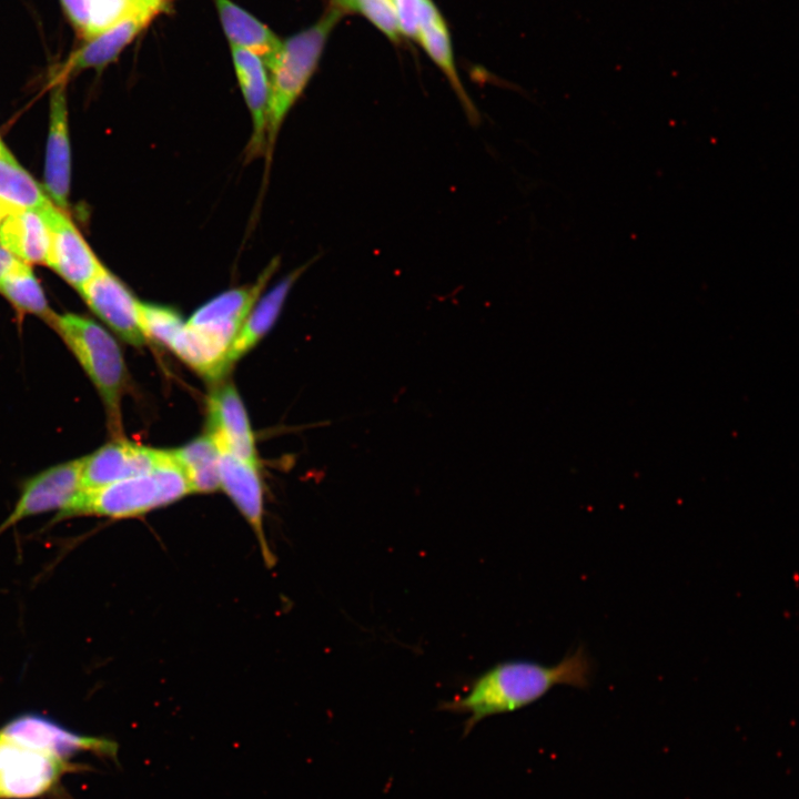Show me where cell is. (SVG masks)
Returning <instances> with one entry per match:
<instances>
[{"label":"cell","instance_id":"5b68a950","mask_svg":"<svg viewBox=\"0 0 799 799\" xmlns=\"http://www.w3.org/2000/svg\"><path fill=\"white\" fill-rule=\"evenodd\" d=\"M279 265L280 259L274 257L253 284L220 293L201 305L186 324L230 351L241 326Z\"/></svg>","mask_w":799,"mask_h":799},{"label":"cell","instance_id":"d6986e66","mask_svg":"<svg viewBox=\"0 0 799 799\" xmlns=\"http://www.w3.org/2000/svg\"><path fill=\"white\" fill-rule=\"evenodd\" d=\"M305 269L306 265H303L294 270L277 282L262 299L257 300L230 347L227 354L230 367L270 331L280 315L291 289Z\"/></svg>","mask_w":799,"mask_h":799},{"label":"cell","instance_id":"83f0119b","mask_svg":"<svg viewBox=\"0 0 799 799\" xmlns=\"http://www.w3.org/2000/svg\"><path fill=\"white\" fill-rule=\"evenodd\" d=\"M403 39L416 40L429 0H392Z\"/></svg>","mask_w":799,"mask_h":799},{"label":"cell","instance_id":"1f68e13d","mask_svg":"<svg viewBox=\"0 0 799 799\" xmlns=\"http://www.w3.org/2000/svg\"><path fill=\"white\" fill-rule=\"evenodd\" d=\"M0 159L9 161V162H17L12 154L9 152V150L6 148V145L2 143L0 139Z\"/></svg>","mask_w":799,"mask_h":799},{"label":"cell","instance_id":"f1b7e54d","mask_svg":"<svg viewBox=\"0 0 799 799\" xmlns=\"http://www.w3.org/2000/svg\"><path fill=\"white\" fill-rule=\"evenodd\" d=\"M65 12L77 29L84 32L89 16L85 0H61Z\"/></svg>","mask_w":799,"mask_h":799},{"label":"cell","instance_id":"9a60e30c","mask_svg":"<svg viewBox=\"0 0 799 799\" xmlns=\"http://www.w3.org/2000/svg\"><path fill=\"white\" fill-rule=\"evenodd\" d=\"M415 41L445 75L469 123L477 125L481 122L479 112L461 81L448 26L433 0L426 6Z\"/></svg>","mask_w":799,"mask_h":799},{"label":"cell","instance_id":"4dcf8cb0","mask_svg":"<svg viewBox=\"0 0 799 799\" xmlns=\"http://www.w3.org/2000/svg\"><path fill=\"white\" fill-rule=\"evenodd\" d=\"M360 1L361 0H331L330 7L345 16L347 13H354Z\"/></svg>","mask_w":799,"mask_h":799},{"label":"cell","instance_id":"2e32d148","mask_svg":"<svg viewBox=\"0 0 799 799\" xmlns=\"http://www.w3.org/2000/svg\"><path fill=\"white\" fill-rule=\"evenodd\" d=\"M44 186L47 194L59 209H65L68 206L70 189V144L67 103L62 87H58L51 97Z\"/></svg>","mask_w":799,"mask_h":799},{"label":"cell","instance_id":"ba28073f","mask_svg":"<svg viewBox=\"0 0 799 799\" xmlns=\"http://www.w3.org/2000/svg\"><path fill=\"white\" fill-rule=\"evenodd\" d=\"M168 451L151 448L123 438L114 439L82 458V488L95 489L114 482L152 472Z\"/></svg>","mask_w":799,"mask_h":799},{"label":"cell","instance_id":"5bb4252c","mask_svg":"<svg viewBox=\"0 0 799 799\" xmlns=\"http://www.w3.org/2000/svg\"><path fill=\"white\" fill-rule=\"evenodd\" d=\"M233 65L252 120L246 160L265 155L270 84L263 60L249 50L231 47Z\"/></svg>","mask_w":799,"mask_h":799},{"label":"cell","instance_id":"30bf717a","mask_svg":"<svg viewBox=\"0 0 799 799\" xmlns=\"http://www.w3.org/2000/svg\"><path fill=\"white\" fill-rule=\"evenodd\" d=\"M0 735L18 745L60 760L83 750L110 756L117 754L114 742L75 735L38 715H24L13 719L0 731Z\"/></svg>","mask_w":799,"mask_h":799},{"label":"cell","instance_id":"ffe728a7","mask_svg":"<svg viewBox=\"0 0 799 799\" xmlns=\"http://www.w3.org/2000/svg\"><path fill=\"white\" fill-rule=\"evenodd\" d=\"M223 31L231 47L249 50L266 65L279 51L282 41L257 18L231 0H214Z\"/></svg>","mask_w":799,"mask_h":799},{"label":"cell","instance_id":"3957f363","mask_svg":"<svg viewBox=\"0 0 799 799\" xmlns=\"http://www.w3.org/2000/svg\"><path fill=\"white\" fill-rule=\"evenodd\" d=\"M191 494L186 475L168 451L165 458L152 472L95 488H82L59 517L98 515L127 518L145 514L172 504Z\"/></svg>","mask_w":799,"mask_h":799},{"label":"cell","instance_id":"f546056e","mask_svg":"<svg viewBox=\"0 0 799 799\" xmlns=\"http://www.w3.org/2000/svg\"><path fill=\"white\" fill-rule=\"evenodd\" d=\"M21 261L11 252L0 245V282L11 272Z\"/></svg>","mask_w":799,"mask_h":799},{"label":"cell","instance_id":"7a4b0ae2","mask_svg":"<svg viewBox=\"0 0 799 799\" xmlns=\"http://www.w3.org/2000/svg\"><path fill=\"white\" fill-rule=\"evenodd\" d=\"M344 17L336 9L326 12L309 28L281 43L266 64L270 70L265 171L269 170L280 129L314 74L325 44Z\"/></svg>","mask_w":799,"mask_h":799},{"label":"cell","instance_id":"8fae6325","mask_svg":"<svg viewBox=\"0 0 799 799\" xmlns=\"http://www.w3.org/2000/svg\"><path fill=\"white\" fill-rule=\"evenodd\" d=\"M79 292L89 307L120 337L135 346L145 343L139 323V301L103 265Z\"/></svg>","mask_w":799,"mask_h":799},{"label":"cell","instance_id":"44dd1931","mask_svg":"<svg viewBox=\"0 0 799 799\" xmlns=\"http://www.w3.org/2000/svg\"><path fill=\"white\" fill-rule=\"evenodd\" d=\"M172 452L186 475L191 493H212L221 488L219 451L210 434Z\"/></svg>","mask_w":799,"mask_h":799},{"label":"cell","instance_id":"7402d4cb","mask_svg":"<svg viewBox=\"0 0 799 799\" xmlns=\"http://www.w3.org/2000/svg\"><path fill=\"white\" fill-rule=\"evenodd\" d=\"M169 348L209 380L220 378L230 368L227 352L186 323L173 336Z\"/></svg>","mask_w":799,"mask_h":799},{"label":"cell","instance_id":"cb8c5ba5","mask_svg":"<svg viewBox=\"0 0 799 799\" xmlns=\"http://www.w3.org/2000/svg\"><path fill=\"white\" fill-rule=\"evenodd\" d=\"M0 201L13 209L41 210L51 202L17 162L0 159Z\"/></svg>","mask_w":799,"mask_h":799},{"label":"cell","instance_id":"d4e9b609","mask_svg":"<svg viewBox=\"0 0 799 799\" xmlns=\"http://www.w3.org/2000/svg\"><path fill=\"white\" fill-rule=\"evenodd\" d=\"M88 7V24L82 33L87 40L101 34L103 31L122 20L133 11L145 6L164 8L161 0H85Z\"/></svg>","mask_w":799,"mask_h":799},{"label":"cell","instance_id":"e0dca14e","mask_svg":"<svg viewBox=\"0 0 799 799\" xmlns=\"http://www.w3.org/2000/svg\"><path fill=\"white\" fill-rule=\"evenodd\" d=\"M159 6H145L93 38L71 59V69L101 68L113 61L149 22L162 10Z\"/></svg>","mask_w":799,"mask_h":799},{"label":"cell","instance_id":"4316f807","mask_svg":"<svg viewBox=\"0 0 799 799\" xmlns=\"http://www.w3.org/2000/svg\"><path fill=\"white\" fill-rule=\"evenodd\" d=\"M355 12L368 20L391 42L395 44L402 42L392 0H361Z\"/></svg>","mask_w":799,"mask_h":799},{"label":"cell","instance_id":"7c38bea8","mask_svg":"<svg viewBox=\"0 0 799 799\" xmlns=\"http://www.w3.org/2000/svg\"><path fill=\"white\" fill-rule=\"evenodd\" d=\"M216 447L220 486L251 525L266 565L272 566L274 556L269 548L263 529V489L257 464L247 463L220 445Z\"/></svg>","mask_w":799,"mask_h":799},{"label":"cell","instance_id":"6da1fadb","mask_svg":"<svg viewBox=\"0 0 799 799\" xmlns=\"http://www.w3.org/2000/svg\"><path fill=\"white\" fill-rule=\"evenodd\" d=\"M593 675L594 661L583 646L552 666L520 659L502 661L475 677L465 694L441 702L438 708L468 715L466 736L483 719L522 709L555 686L586 689Z\"/></svg>","mask_w":799,"mask_h":799},{"label":"cell","instance_id":"603a6c76","mask_svg":"<svg viewBox=\"0 0 799 799\" xmlns=\"http://www.w3.org/2000/svg\"><path fill=\"white\" fill-rule=\"evenodd\" d=\"M0 293L20 311L43 317L49 323L55 315L30 266L22 261L1 280Z\"/></svg>","mask_w":799,"mask_h":799},{"label":"cell","instance_id":"836d02e7","mask_svg":"<svg viewBox=\"0 0 799 799\" xmlns=\"http://www.w3.org/2000/svg\"><path fill=\"white\" fill-rule=\"evenodd\" d=\"M161 1L165 2L166 0H161Z\"/></svg>","mask_w":799,"mask_h":799},{"label":"cell","instance_id":"484cf974","mask_svg":"<svg viewBox=\"0 0 799 799\" xmlns=\"http://www.w3.org/2000/svg\"><path fill=\"white\" fill-rule=\"evenodd\" d=\"M138 315L144 337L166 347L184 324L176 310L159 304L139 301Z\"/></svg>","mask_w":799,"mask_h":799},{"label":"cell","instance_id":"8992f818","mask_svg":"<svg viewBox=\"0 0 799 799\" xmlns=\"http://www.w3.org/2000/svg\"><path fill=\"white\" fill-rule=\"evenodd\" d=\"M64 770L62 760L0 735V798H31L47 791Z\"/></svg>","mask_w":799,"mask_h":799},{"label":"cell","instance_id":"277c9868","mask_svg":"<svg viewBox=\"0 0 799 799\" xmlns=\"http://www.w3.org/2000/svg\"><path fill=\"white\" fill-rule=\"evenodd\" d=\"M50 324L61 335L98 390L112 429L120 432V403L127 383V371L118 343L101 325L81 315L55 314Z\"/></svg>","mask_w":799,"mask_h":799},{"label":"cell","instance_id":"d6a6232c","mask_svg":"<svg viewBox=\"0 0 799 799\" xmlns=\"http://www.w3.org/2000/svg\"><path fill=\"white\" fill-rule=\"evenodd\" d=\"M7 206H8V205L3 204V203L0 201V220H1V218H2V215H3V213H4V211H6Z\"/></svg>","mask_w":799,"mask_h":799},{"label":"cell","instance_id":"4fadbf2b","mask_svg":"<svg viewBox=\"0 0 799 799\" xmlns=\"http://www.w3.org/2000/svg\"><path fill=\"white\" fill-rule=\"evenodd\" d=\"M209 434L239 458L257 464L255 441L243 402L232 384L212 392L208 402Z\"/></svg>","mask_w":799,"mask_h":799},{"label":"cell","instance_id":"9c48e42d","mask_svg":"<svg viewBox=\"0 0 799 799\" xmlns=\"http://www.w3.org/2000/svg\"><path fill=\"white\" fill-rule=\"evenodd\" d=\"M81 471L82 458L58 464L30 478L0 532L26 517L65 508L82 489Z\"/></svg>","mask_w":799,"mask_h":799},{"label":"cell","instance_id":"52a82bcc","mask_svg":"<svg viewBox=\"0 0 799 799\" xmlns=\"http://www.w3.org/2000/svg\"><path fill=\"white\" fill-rule=\"evenodd\" d=\"M39 211L49 236L45 264L80 291L102 264L73 223L58 208L50 203Z\"/></svg>","mask_w":799,"mask_h":799},{"label":"cell","instance_id":"ac0fdd59","mask_svg":"<svg viewBox=\"0 0 799 799\" xmlns=\"http://www.w3.org/2000/svg\"><path fill=\"white\" fill-rule=\"evenodd\" d=\"M48 229L39 210L7 206L0 220V245L26 264H44Z\"/></svg>","mask_w":799,"mask_h":799}]
</instances>
